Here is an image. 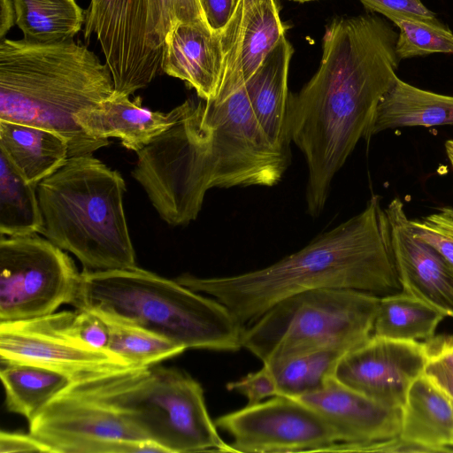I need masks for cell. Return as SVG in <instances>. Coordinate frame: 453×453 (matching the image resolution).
Returning a JSON list of instances; mask_svg holds the SVG:
<instances>
[{
  "label": "cell",
  "instance_id": "8fae6325",
  "mask_svg": "<svg viewBox=\"0 0 453 453\" xmlns=\"http://www.w3.org/2000/svg\"><path fill=\"white\" fill-rule=\"evenodd\" d=\"M214 422L232 437V452H319L342 441L316 411L286 395L246 405Z\"/></svg>",
  "mask_w": 453,
  "mask_h": 453
},
{
  "label": "cell",
  "instance_id": "603a6c76",
  "mask_svg": "<svg viewBox=\"0 0 453 453\" xmlns=\"http://www.w3.org/2000/svg\"><path fill=\"white\" fill-rule=\"evenodd\" d=\"M448 125H453V96L419 88L397 76L377 105L368 138L388 129Z\"/></svg>",
  "mask_w": 453,
  "mask_h": 453
},
{
  "label": "cell",
  "instance_id": "277c9868",
  "mask_svg": "<svg viewBox=\"0 0 453 453\" xmlns=\"http://www.w3.org/2000/svg\"><path fill=\"white\" fill-rule=\"evenodd\" d=\"M113 93L109 67L80 42L0 40V119L58 134L69 157L110 144L83 131L76 116Z\"/></svg>",
  "mask_w": 453,
  "mask_h": 453
},
{
  "label": "cell",
  "instance_id": "83f0119b",
  "mask_svg": "<svg viewBox=\"0 0 453 453\" xmlns=\"http://www.w3.org/2000/svg\"><path fill=\"white\" fill-rule=\"evenodd\" d=\"M350 349L329 347L267 365L275 378L278 395L298 398L319 390Z\"/></svg>",
  "mask_w": 453,
  "mask_h": 453
},
{
  "label": "cell",
  "instance_id": "3957f363",
  "mask_svg": "<svg viewBox=\"0 0 453 453\" xmlns=\"http://www.w3.org/2000/svg\"><path fill=\"white\" fill-rule=\"evenodd\" d=\"M174 280L222 303L243 326L304 291L347 288L383 296L403 290L388 219L378 196L358 214L266 267L223 277L185 273Z\"/></svg>",
  "mask_w": 453,
  "mask_h": 453
},
{
  "label": "cell",
  "instance_id": "e0dca14e",
  "mask_svg": "<svg viewBox=\"0 0 453 453\" xmlns=\"http://www.w3.org/2000/svg\"><path fill=\"white\" fill-rule=\"evenodd\" d=\"M338 433L341 442L366 443L399 435L401 409L384 406L331 376L319 390L298 397Z\"/></svg>",
  "mask_w": 453,
  "mask_h": 453
},
{
  "label": "cell",
  "instance_id": "4fadbf2b",
  "mask_svg": "<svg viewBox=\"0 0 453 453\" xmlns=\"http://www.w3.org/2000/svg\"><path fill=\"white\" fill-rule=\"evenodd\" d=\"M0 360L4 365H38L73 378L94 371L134 366L111 351L92 349L70 336L65 329V311L0 322Z\"/></svg>",
  "mask_w": 453,
  "mask_h": 453
},
{
  "label": "cell",
  "instance_id": "4dcf8cb0",
  "mask_svg": "<svg viewBox=\"0 0 453 453\" xmlns=\"http://www.w3.org/2000/svg\"><path fill=\"white\" fill-rule=\"evenodd\" d=\"M424 374L453 401V336H433L426 340Z\"/></svg>",
  "mask_w": 453,
  "mask_h": 453
},
{
  "label": "cell",
  "instance_id": "b9f144b4",
  "mask_svg": "<svg viewBox=\"0 0 453 453\" xmlns=\"http://www.w3.org/2000/svg\"><path fill=\"white\" fill-rule=\"evenodd\" d=\"M290 1L303 3V2L312 1V0H290Z\"/></svg>",
  "mask_w": 453,
  "mask_h": 453
},
{
  "label": "cell",
  "instance_id": "44dd1931",
  "mask_svg": "<svg viewBox=\"0 0 453 453\" xmlns=\"http://www.w3.org/2000/svg\"><path fill=\"white\" fill-rule=\"evenodd\" d=\"M399 436L430 452L453 450L452 402L424 373L411 383L406 394L401 408Z\"/></svg>",
  "mask_w": 453,
  "mask_h": 453
},
{
  "label": "cell",
  "instance_id": "d6a6232c",
  "mask_svg": "<svg viewBox=\"0 0 453 453\" xmlns=\"http://www.w3.org/2000/svg\"><path fill=\"white\" fill-rule=\"evenodd\" d=\"M228 391H234L247 397V405H254L264 399L278 395L275 378L271 368L263 364V367L250 372L242 378L226 384Z\"/></svg>",
  "mask_w": 453,
  "mask_h": 453
},
{
  "label": "cell",
  "instance_id": "74e56055",
  "mask_svg": "<svg viewBox=\"0 0 453 453\" xmlns=\"http://www.w3.org/2000/svg\"><path fill=\"white\" fill-rule=\"evenodd\" d=\"M16 25V11L13 0H0V40H3Z\"/></svg>",
  "mask_w": 453,
  "mask_h": 453
},
{
  "label": "cell",
  "instance_id": "30bf717a",
  "mask_svg": "<svg viewBox=\"0 0 453 453\" xmlns=\"http://www.w3.org/2000/svg\"><path fill=\"white\" fill-rule=\"evenodd\" d=\"M80 273L68 254L38 234L0 239V322L46 316L71 304Z\"/></svg>",
  "mask_w": 453,
  "mask_h": 453
},
{
  "label": "cell",
  "instance_id": "9a60e30c",
  "mask_svg": "<svg viewBox=\"0 0 453 453\" xmlns=\"http://www.w3.org/2000/svg\"><path fill=\"white\" fill-rule=\"evenodd\" d=\"M285 31L277 0H237L230 20L220 31L223 68L213 101L221 102L243 87Z\"/></svg>",
  "mask_w": 453,
  "mask_h": 453
},
{
  "label": "cell",
  "instance_id": "e575fe53",
  "mask_svg": "<svg viewBox=\"0 0 453 453\" xmlns=\"http://www.w3.org/2000/svg\"><path fill=\"white\" fill-rule=\"evenodd\" d=\"M161 1L165 37L180 23L206 20L199 0Z\"/></svg>",
  "mask_w": 453,
  "mask_h": 453
},
{
  "label": "cell",
  "instance_id": "1f68e13d",
  "mask_svg": "<svg viewBox=\"0 0 453 453\" xmlns=\"http://www.w3.org/2000/svg\"><path fill=\"white\" fill-rule=\"evenodd\" d=\"M65 329L81 343L92 349L109 351L110 326L99 314L77 309L74 312L65 311Z\"/></svg>",
  "mask_w": 453,
  "mask_h": 453
},
{
  "label": "cell",
  "instance_id": "ffe728a7",
  "mask_svg": "<svg viewBox=\"0 0 453 453\" xmlns=\"http://www.w3.org/2000/svg\"><path fill=\"white\" fill-rule=\"evenodd\" d=\"M294 49L284 35L244 84L252 111L271 142L289 152L288 67Z\"/></svg>",
  "mask_w": 453,
  "mask_h": 453
},
{
  "label": "cell",
  "instance_id": "ba28073f",
  "mask_svg": "<svg viewBox=\"0 0 453 453\" xmlns=\"http://www.w3.org/2000/svg\"><path fill=\"white\" fill-rule=\"evenodd\" d=\"M380 297L347 288L288 296L244 326L242 347L266 365L329 347L354 349L372 336Z\"/></svg>",
  "mask_w": 453,
  "mask_h": 453
},
{
  "label": "cell",
  "instance_id": "cb8c5ba5",
  "mask_svg": "<svg viewBox=\"0 0 453 453\" xmlns=\"http://www.w3.org/2000/svg\"><path fill=\"white\" fill-rule=\"evenodd\" d=\"M9 411L28 423L73 380L68 373L33 365H5L0 372Z\"/></svg>",
  "mask_w": 453,
  "mask_h": 453
},
{
  "label": "cell",
  "instance_id": "2e32d148",
  "mask_svg": "<svg viewBox=\"0 0 453 453\" xmlns=\"http://www.w3.org/2000/svg\"><path fill=\"white\" fill-rule=\"evenodd\" d=\"M403 291L453 318V267L418 237L399 197L385 208Z\"/></svg>",
  "mask_w": 453,
  "mask_h": 453
},
{
  "label": "cell",
  "instance_id": "7bdbcfd3",
  "mask_svg": "<svg viewBox=\"0 0 453 453\" xmlns=\"http://www.w3.org/2000/svg\"><path fill=\"white\" fill-rule=\"evenodd\" d=\"M451 402H452V405H453V401H451ZM451 446L453 447V437H452Z\"/></svg>",
  "mask_w": 453,
  "mask_h": 453
},
{
  "label": "cell",
  "instance_id": "4316f807",
  "mask_svg": "<svg viewBox=\"0 0 453 453\" xmlns=\"http://www.w3.org/2000/svg\"><path fill=\"white\" fill-rule=\"evenodd\" d=\"M36 186L26 181L0 152V233L8 237L41 234Z\"/></svg>",
  "mask_w": 453,
  "mask_h": 453
},
{
  "label": "cell",
  "instance_id": "8d00e7d4",
  "mask_svg": "<svg viewBox=\"0 0 453 453\" xmlns=\"http://www.w3.org/2000/svg\"><path fill=\"white\" fill-rule=\"evenodd\" d=\"M46 452L47 448L30 434L1 431L0 453Z\"/></svg>",
  "mask_w": 453,
  "mask_h": 453
},
{
  "label": "cell",
  "instance_id": "7402d4cb",
  "mask_svg": "<svg viewBox=\"0 0 453 453\" xmlns=\"http://www.w3.org/2000/svg\"><path fill=\"white\" fill-rule=\"evenodd\" d=\"M0 152L28 183L37 184L68 160L69 148L58 134L0 119Z\"/></svg>",
  "mask_w": 453,
  "mask_h": 453
},
{
  "label": "cell",
  "instance_id": "f1b7e54d",
  "mask_svg": "<svg viewBox=\"0 0 453 453\" xmlns=\"http://www.w3.org/2000/svg\"><path fill=\"white\" fill-rule=\"evenodd\" d=\"M104 319L111 330L109 351L132 365H152L186 350L183 346L142 327Z\"/></svg>",
  "mask_w": 453,
  "mask_h": 453
},
{
  "label": "cell",
  "instance_id": "5bb4252c",
  "mask_svg": "<svg viewBox=\"0 0 453 453\" xmlns=\"http://www.w3.org/2000/svg\"><path fill=\"white\" fill-rule=\"evenodd\" d=\"M426 361L425 342L372 335L342 357L334 377L384 406L401 409Z\"/></svg>",
  "mask_w": 453,
  "mask_h": 453
},
{
  "label": "cell",
  "instance_id": "7a4b0ae2",
  "mask_svg": "<svg viewBox=\"0 0 453 453\" xmlns=\"http://www.w3.org/2000/svg\"><path fill=\"white\" fill-rule=\"evenodd\" d=\"M177 121L137 154L133 178L170 226L195 220L213 188L272 187L289 165L259 126L243 87L221 102L188 99Z\"/></svg>",
  "mask_w": 453,
  "mask_h": 453
},
{
  "label": "cell",
  "instance_id": "484cf974",
  "mask_svg": "<svg viewBox=\"0 0 453 453\" xmlns=\"http://www.w3.org/2000/svg\"><path fill=\"white\" fill-rule=\"evenodd\" d=\"M23 38L36 42L73 39L85 21L75 0H13Z\"/></svg>",
  "mask_w": 453,
  "mask_h": 453
},
{
  "label": "cell",
  "instance_id": "ab89813d",
  "mask_svg": "<svg viewBox=\"0 0 453 453\" xmlns=\"http://www.w3.org/2000/svg\"><path fill=\"white\" fill-rule=\"evenodd\" d=\"M445 150L450 165L453 169V140H448L445 142Z\"/></svg>",
  "mask_w": 453,
  "mask_h": 453
},
{
  "label": "cell",
  "instance_id": "9c48e42d",
  "mask_svg": "<svg viewBox=\"0 0 453 453\" xmlns=\"http://www.w3.org/2000/svg\"><path fill=\"white\" fill-rule=\"evenodd\" d=\"M83 34L96 36L116 94L130 96L144 88L161 71L165 39L161 0H91Z\"/></svg>",
  "mask_w": 453,
  "mask_h": 453
},
{
  "label": "cell",
  "instance_id": "836d02e7",
  "mask_svg": "<svg viewBox=\"0 0 453 453\" xmlns=\"http://www.w3.org/2000/svg\"><path fill=\"white\" fill-rule=\"evenodd\" d=\"M365 9L386 16L402 13L430 23H441L421 0H359Z\"/></svg>",
  "mask_w": 453,
  "mask_h": 453
},
{
  "label": "cell",
  "instance_id": "d4e9b609",
  "mask_svg": "<svg viewBox=\"0 0 453 453\" xmlns=\"http://www.w3.org/2000/svg\"><path fill=\"white\" fill-rule=\"evenodd\" d=\"M446 317L438 309L404 291L380 297L372 334L400 341L428 340Z\"/></svg>",
  "mask_w": 453,
  "mask_h": 453
},
{
  "label": "cell",
  "instance_id": "ee69618b",
  "mask_svg": "<svg viewBox=\"0 0 453 453\" xmlns=\"http://www.w3.org/2000/svg\"><path fill=\"white\" fill-rule=\"evenodd\" d=\"M243 1H244V2H249V1H250V0H243Z\"/></svg>",
  "mask_w": 453,
  "mask_h": 453
},
{
  "label": "cell",
  "instance_id": "d6986e66",
  "mask_svg": "<svg viewBox=\"0 0 453 453\" xmlns=\"http://www.w3.org/2000/svg\"><path fill=\"white\" fill-rule=\"evenodd\" d=\"M129 96L116 94L81 111L76 122L88 135L102 140L118 138L121 144L138 152L170 128L179 119L180 104L167 113L153 111Z\"/></svg>",
  "mask_w": 453,
  "mask_h": 453
},
{
  "label": "cell",
  "instance_id": "ac0fdd59",
  "mask_svg": "<svg viewBox=\"0 0 453 453\" xmlns=\"http://www.w3.org/2000/svg\"><path fill=\"white\" fill-rule=\"evenodd\" d=\"M220 31L206 20L180 23L166 35L161 71L196 90L199 98L215 99L223 68Z\"/></svg>",
  "mask_w": 453,
  "mask_h": 453
},
{
  "label": "cell",
  "instance_id": "8992f818",
  "mask_svg": "<svg viewBox=\"0 0 453 453\" xmlns=\"http://www.w3.org/2000/svg\"><path fill=\"white\" fill-rule=\"evenodd\" d=\"M46 239L88 271L136 266L123 207L122 175L92 154L70 157L36 186Z\"/></svg>",
  "mask_w": 453,
  "mask_h": 453
},
{
  "label": "cell",
  "instance_id": "d590c367",
  "mask_svg": "<svg viewBox=\"0 0 453 453\" xmlns=\"http://www.w3.org/2000/svg\"><path fill=\"white\" fill-rule=\"evenodd\" d=\"M205 19L216 31H221L230 20L237 0H199Z\"/></svg>",
  "mask_w": 453,
  "mask_h": 453
},
{
  "label": "cell",
  "instance_id": "f35d334b",
  "mask_svg": "<svg viewBox=\"0 0 453 453\" xmlns=\"http://www.w3.org/2000/svg\"><path fill=\"white\" fill-rule=\"evenodd\" d=\"M435 221L451 236H453V217L448 215L441 210L432 213Z\"/></svg>",
  "mask_w": 453,
  "mask_h": 453
},
{
  "label": "cell",
  "instance_id": "52a82bcc",
  "mask_svg": "<svg viewBox=\"0 0 453 453\" xmlns=\"http://www.w3.org/2000/svg\"><path fill=\"white\" fill-rule=\"evenodd\" d=\"M65 389L113 410L168 453L231 452L203 388L184 371L154 365L99 370L74 377Z\"/></svg>",
  "mask_w": 453,
  "mask_h": 453
},
{
  "label": "cell",
  "instance_id": "f546056e",
  "mask_svg": "<svg viewBox=\"0 0 453 453\" xmlns=\"http://www.w3.org/2000/svg\"><path fill=\"white\" fill-rule=\"evenodd\" d=\"M385 17L399 28L395 51L400 60L433 53H453V33L442 23H430L395 12Z\"/></svg>",
  "mask_w": 453,
  "mask_h": 453
},
{
  "label": "cell",
  "instance_id": "7c38bea8",
  "mask_svg": "<svg viewBox=\"0 0 453 453\" xmlns=\"http://www.w3.org/2000/svg\"><path fill=\"white\" fill-rule=\"evenodd\" d=\"M49 453H133L146 440L109 407L63 390L29 423Z\"/></svg>",
  "mask_w": 453,
  "mask_h": 453
},
{
  "label": "cell",
  "instance_id": "60d3db41",
  "mask_svg": "<svg viewBox=\"0 0 453 453\" xmlns=\"http://www.w3.org/2000/svg\"><path fill=\"white\" fill-rule=\"evenodd\" d=\"M442 211L447 213L448 215L453 217V206L452 207H445L441 209Z\"/></svg>",
  "mask_w": 453,
  "mask_h": 453
},
{
  "label": "cell",
  "instance_id": "5b68a950",
  "mask_svg": "<svg viewBox=\"0 0 453 453\" xmlns=\"http://www.w3.org/2000/svg\"><path fill=\"white\" fill-rule=\"evenodd\" d=\"M71 304L142 327L186 349L233 352L242 348L244 326L222 303L137 266L83 269Z\"/></svg>",
  "mask_w": 453,
  "mask_h": 453
},
{
  "label": "cell",
  "instance_id": "6da1fadb",
  "mask_svg": "<svg viewBox=\"0 0 453 453\" xmlns=\"http://www.w3.org/2000/svg\"><path fill=\"white\" fill-rule=\"evenodd\" d=\"M397 35L378 16L334 19L317 73L289 95V136L307 164L311 217L323 211L334 177L359 140L369 141L377 105L397 77Z\"/></svg>",
  "mask_w": 453,
  "mask_h": 453
}]
</instances>
